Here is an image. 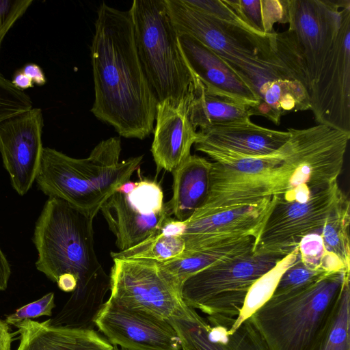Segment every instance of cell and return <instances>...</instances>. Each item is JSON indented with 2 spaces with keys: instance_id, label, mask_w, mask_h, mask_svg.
Masks as SVG:
<instances>
[{
  "instance_id": "cell-19",
  "label": "cell",
  "mask_w": 350,
  "mask_h": 350,
  "mask_svg": "<svg viewBox=\"0 0 350 350\" xmlns=\"http://www.w3.org/2000/svg\"><path fill=\"white\" fill-rule=\"evenodd\" d=\"M155 120L151 152L157 172L161 170L172 172L191 155L198 131L187 116L185 96L178 101L159 102Z\"/></svg>"
},
{
  "instance_id": "cell-33",
  "label": "cell",
  "mask_w": 350,
  "mask_h": 350,
  "mask_svg": "<svg viewBox=\"0 0 350 350\" xmlns=\"http://www.w3.org/2000/svg\"><path fill=\"white\" fill-rule=\"evenodd\" d=\"M55 307V295L51 292L43 295L41 298L16 309L13 313L6 317L5 321L8 325H14L16 323L26 319H31L42 316L51 317Z\"/></svg>"
},
{
  "instance_id": "cell-40",
  "label": "cell",
  "mask_w": 350,
  "mask_h": 350,
  "mask_svg": "<svg viewBox=\"0 0 350 350\" xmlns=\"http://www.w3.org/2000/svg\"><path fill=\"white\" fill-rule=\"evenodd\" d=\"M136 184H137V182L133 183V182H131L129 180L127 183H126L125 184H124L123 185H122L120 187H119L117 189V191L124 193H128L135 188V187L136 186Z\"/></svg>"
},
{
  "instance_id": "cell-8",
  "label": "cell",
  "mask_w": 350,
  "mask_h": 350,
  "mask_svg": "<svg viewBox=\"0 0 350 350\" xmlns=\"http://www.w3.org/2000/svg\"><path fill=\"white\" fill-rule=\"evenodd\" d=\"M278 150L261 158L212 162L207 199L191 217L251 204L279 195Z\"/></svg>"
},
{
  "instance_id": "cell-35",
  "label": "cell",
  "mask_w": 350,
  "mask_h": 350,
  "mask_svg": "<svg viewBox=\"0 0 350 350\" xmlns=\"http://www.w3.org/2000/svg\"><path fill=\"white\" fill-rule=\"evenodd\" d=\"M21 70L32 80L33 84L41 86L46 82L44 71L36 64H27L21 68Z\"/></svg>"
},
{
  "instance_id": "cell-41",
  "label": "cell",
  "mask_w": 350,
  "mask_h": 350,
  "mask_svg": "<svg viewBox=\"0 0 350 350\" xmlns=\"http://www.w3.org/2000/svg\"><path fill=\"white\" fill-rule=\"evenodd\" d=\"M112 350H127V349H122V348H120V347H118L113 346V349H112Z\"/></svg>"
},
{
  "instance_id": "cell-29",
  "label": "cell",
  "mask_w": 350,
  "mask_h": 350,
  "mask_svg": "<svg viewBox=\"0 0 350 350\" xmlns=\"http://www.w3.org/2000/svg\"><path fill=\"white\" fill-rule=\"evenodd\" d=\"M298 253V247H297L252 286L247 294L241 312L231 329H235L242 321L249 318L272 295L280 275L296 260Z\"/></svg>"
},
{
  "instance_id": "cell-13",
  "label": "cell",
  "mask_w": 350,
  "mask_h": 350,
  "mask_svg": "<svg viewBox=\"0 0 350 350\" xmlns=\"http://www.w3.org/2000/svg\"><path fill=\"white\" fill-rule=\"evenodd\" d=\"M94 323L113 346L127 350H182L180 339L168 320L109 299Z\"/></svg>"
},
{
  "instance_id": "cell-24",
  "label": "cell",
  "mask_w": 350,
  "mask_h": 350,
  "mask_svg": "<svg viewBox=\"0 0 350 350\" xmlns=\"http://www.w3.org/2000/svg\"><path fill=\"white\" fill-rule=\"evenodd\" d=\"M255 241L253 237L231 240L183 253L176 258L159 264L180 290L183 282L194 273L218 262L253 252Z\"/></svg>"
},
{
  "instance_id": "cell-3",
  "label": "cell",
  "mask_w": 350,
  "mask_h": 350,
  "mask_svg": "<svg viewBox=\"0 0 350 350\" xmlns=\"http://www.w3.org/2000/svg\"><path fill=\"white\" fill-rule=\"evenodd\" d=\"M92 221L66 202L49 198L35 224L36 269L55 283L64 274L75 277L72 294L109 290V275L94 250Z\"/></svg>"
},
{
  "instance_id": "cell-39",
  "label": "cell",
  "mask_w": 350,
  "mask_h": 350,
  "mask_svg": "<svg viewBox=\"0 0 350 350\" xmlns=\"http://www.w3.org/2000/svg\"><path fill=\"white\" fill-rule=\"evenodd\" d=\"M56 283L62 291L72 293L77 288V280L72 275L64 274L59 277Z\"/></svg>"
},
{
  "instance_id": "cell-12",
  "label": "cell",
  "mask_w": 350,
  "mask_h": 350,
  "mask_svg": "<svg viewBox=\"0 0 350 350\" xmlns=\"http://www.w3.org/2000/svg\"><path fill=\"white\" fill-rule=\"evenodd\" d=\"M100 211L116 236L119 251L135 246L160 232L172 213L163 203V193L155 181L137 182L128 193L116 191Z\"/></svg>"
},
{
  "instance_id": "cell-4",
  "label": "cell",
  "mask_w": 350,
  "mask_h": 350,
  "mask_svg": "<svg viewBox=\"0 0 350 350\" xmlns=\"http://www.w3.org/2000/svg\"><path fill=\"white\" fill-rule=\"evenodd\" d=\"M349 271L325 274L273 293L250 317L269 350H311L329 317Z\"/></svg>"
},
{
  "instance_id": "cell-38",
  "label": "cell",
  "mask_w": 350,
  "mask_h": 350,
  "mask_svg": "<svg viewBox=\"0 0 350 350\" xmlns=\"http://www.w3.org/2000/svg\"><path fill=\"white\" fill-rule=\"evenodd\" d=\"M11 83L17 90L21 91L33 88L34 85L32 80L21 69L14 73Z\"/></svg>"
},
{
  "instance_id": "cell-14",
  "label": "cell",
  "mask_w": 350,
  "mask_h": 350,
  "mask_svg": "<svg viewBox=\"0 0 350 350\" xmlns=\"http://www.w3.org/2000/svg\"><path fill=\"white\" fill-rule=\"evenodd\" d=\"M347 1L288 0V29L303 50L310 88L335 41Z\"/></svg>"
},
{
  "instance_id": "cell-2",
  "label": "cell",
  "mask_w": 350,
  "mask_h": 350,
  "mask_svg": "<svg viewBox=\"0 0 350 350\" xmlns=\"http://www.w3.org/2000/svg\"><path fill=\"white\" fill-rule=\"evenodd\" d=\"M121 140L100 142L85 159L70 157L44 147L36 178L37 187L49 198L62 200L94 219L103 204L130 180L143 156L119 161Z\"/></svg>"
},
{
  "instance_id": "cell-37",
  "label": "cell",
  "mask_w": 350,
  "mask_h": 350,
  "mask_svg": "<svg viewBox=\"0 0 350 350\" xmlns=\"http://www.w3.org/2000/svg\"><path fill=\"white\" fill-rule=\"evenodd\" d=\"M12 340L9 325L0 318V350H11Z\"/></svg>"
},
{
  "instance_id": "cell-7",
  "label": "cell",
  "mask_w": 350,
  "mask_h": 350,
  "mask_svg": "<svg viewBox=\"0 0 350 350\" xmlns=\"http://www.w3.org/2000/svg\"><path fill=\"white\" fill-rule=\"evenodd\" d=\"M286 257L250 252L218 262L187 278L181 298L206 318L237 320L252 286Z\"/></svg>"
},
{
  "instance_id": "cell-23",
  "label": "cell",
  "mask_w": 350,
  "mask_h": 350,
  "mask_svg": "<svg viewBox=\"0 0 350 350\" xmlns=\"http://www.w3.org/2000/svg\"><path fill=\"white\" fill-rule=\"evenodd\" d=\"M212 162L190 155L172 172L173 196L165 204L177 220L185 221L205 203L210 185Z\"/></svg>"
},
{
  "instance_id": "cell-21",
  "label": "cell",
  "mask_w": 350,
  "mask_h": 350,
  "mask_svg": "<svg viewBox=\"0 0 350 350\" xmlns=\"http://www.w3.org/2000/svg\"><path fill=\"white\" fill-rule=\"evenodd\" d=\"M19 343L16 350H112L113 346L94 329L76 328L26 319L14 325Z\"/></svg>"
},
{
  "instance_id": "cell-5",
  "label": "cell",
  "mask_w": 350,
  "mask_h": 350,
  "mask_svg": "<svg viewBox=\"0 0 350 350\" xmlns=\"http://www.w3.org/2000/svg\"><path fill=\"white\" fill-rule=\"evenodd\" d=\"M286 131L289 138L278 150L280 191L275 196L304 202L337 183L350 133L323 124Z\"/></svg>"
},
{
  "instance_id": "cell-27",
  "label": "cell",
  "mask_w": 350,
  "mask_h": 350,
  "mask_svg": "<svg viewBox=\"0 0 350 350\" xmlns=\"http://www.w3.org/2000/svg\"><path fill=\"white\" fill-rule=\"evenodd\" d=\"M349 278L311 350H350Z\"/></svg>"
},
{
  "instance_id": "cell-17",
  "label": "cell",
  "mask_w": 350,
  "mask_h": 350,
  "mask_svg": "<svg viewBox=\"0 0 350 350\" xmlns=\"http://www.w3.org/2000/svg\"><path fill=\"white\" fill-rule=\"evenodd\" d=\"M195 149L213 162L261 158L275 153L288 139L289 133L258 126L250 120L215 126L198 131Z\"/></svg>"
},
{
  "instance_id": "cell-6",
  "label": "cell",
  "mask_w": 350,
  "mask_h": 350,
  "mask_svg": "<svg viewBox=\"0 0 350 350\" xmlns=\"http://www.w3.org/2000/svg\"><path fill=\"white\" fill-rule=\"evenodd\" d=\"M138 56L159 102L180 100L194 75L180 51L165 0H134L130 8Z\"/></svg>"
},
{
  "instance_id": "cell-30",
  "label": "cell",
  "mask_w": 350,
  "mask_h": 350,
  "mask_svg": "<svg viewBox=\"0 0 350 350\" xmlns=\"http://www.w3.org/2000/svg\"><path fill=\"white\" fill-rule=\"evenodd\" d=\"M327 273H329L306 265L301 260L298 253L296 260L280 275L273 293H280L301 287L318 280Z\"/></svg>"
},
{
  "instance_id": "cell-34",
  "label": "cell",
  "mask_w": 350,
  "mask_h": 350,
  "mask_svg": "<svg viewBox=\"0 0 350 350\" xmlns=\"http://www.w3.org/2000/svg\"><path fill=\"white\" fill-rule=\"evenodd\" d=\"M32 3V0H0V49L8 32Z\"/></svg>"
},
{
  "instance_id": "cell-1",
  "label": "cell",
  "mask_w": 350,
  "mask_h": 350,
  "mask_svg": "<svg viewBox=\"0 0 350 350\" xmlns=\"http://www.w3.org/2000/svg\"><path fill=\"white\" fill-rule=\"evenodd\" d=\"M94 26L91 112L120 136L144 139L153 131L158 100L138 56L131 12L103 2Z\"/></svg>"
},
{
  "instance_id": "cell-36",
  "label": "cell",
  "mask_w": 350,
  "mask_h": 350,
  "mask_svg": "<svg viewBox=\"0 0 350 350\" xmlns=\"http://www.w3.org/2000/svg\"><path fill=\"white\" fill-rule=\"evenodd\" d=\"M11 273L10 262L0 247V292L7 288Z\"/></svg>"
},
{
  "instance_id": "cell-11",
  "label": "cell",
  "mask_w": 350,
  "mask_h": 350,
  "mask_svg": "<svg viewBox=\"0 0 350 350\" xmlns=\"http://www.w3.org/2000/svg\"><path fill=\"white\" fill-rule=\"evenodd\" d=\"M309 96L318 124L350 133V0L342 8L336 38Z\"/></svg>"
},
{
  "instance_id": "cell-25",
  "label": "cell",
  "mask_w": 350,
  "mask_h": 350,
  "mask_svg": "<svg viewBox=\"0 0 350 350\" xmlns=\"http://www.w3.org/2000/svg\"><path fill=\"white\" fill-rule=\"evenodd\" d=\"M350 201L343 193L340 200L319 229L329 273L350 271Z\"/></svg>"
},
{
  "instance_id": "cell-15",
  "label": "cell",
  "mask_w": 350,
  "mask_h": 350,
  "mask_svg": "<svg viewBox=\"0 0 350 350\" xmlns=\"http://www.w3.org/2000/svg\"><path fill=\"white\" fill-rule=\"evenodd\" d=\"M43 113L40 108L0 122V154L13 189L25 195L36 180L44 146Z\"/></svg>"
},
{
  "instance_id": "cell-28",
  "label": "cell",
  "mask_w": 350,
  "mask_h": 350,
  "mask_svg": "<svg viewBox=\"0 0 350 350\" xmlns=\"http://www.w3.org/2000/svg\"><path fill=\"white\" fill-rule=\"evenodd\" d=\"M185 249L180 235L161 231L128 250L111 252L112 258L142 259L163 263L179 257Z\"/></svg>"
},
{
  "instance_id": "cell-42",
  "label": "cell",
  "mask_w": 350,
  "mask_h": 350,
  "mask_svg": "<svg viewBox=\"0 0 350 350\" xmlns=\"http://www.w3.org/2000/svg\"><path fill=\"white\" fill-rule=\"evenodd\" d=\"M182 350H187L186 348L182 347Z\"/></svg>"
},
{
  "instance_id": "cell-22",
  "label": "cell",
  "mask_w": 350,
  "mask_h": 350,
  "mask_svg": "<svg viewBox=\"0 0 350 350\" xmlns=\"http://www.w3.org/2000/svg\"><path fill=\"white\" fill-rule=\"evenodd\" d=\"M185 100L189 120L199 131L248 120L254 116L252 108L245 104L208 90L195 75Z\"/></svg>"
},
{
  "instance_id": "cell-9",
  "label": "cell",
  "mask_w": 350,
  "mask_h": 350,
  "mask_svg": "<svg viewBox=\"0 0 350 350\" xmlns=\"http://www.w3.org/2000/svg\"><path fill=\"white\" fill-rule=\"evenodd\" d=\"M113 260L109 299L168 321L180 312L185 303L180 288L159 262L142 259Z\"/></svg>"
},
{
  "instance_id": "cell-26",
  "label": "cell",
  "mask_w": 350,
  "mask_h": 350,
  "mask_svg": "<svg viewBox=\"0 0 350 350\" xmlns=\"http://www.w3.org/2000/svg\"><path fill=\"white\" fill-rule=\"evenodd\" d=\"M224 1L257 34L272 33L275 23L288 22V0Z\"/></svg>"
},
{
  "instance_id": "cell-10",
  "label": "cell",
  "mask_w": 350,
  "mask_h": 350,
  "mask_svg": "<svg viewBox=\"0 0 350 350\" xmlns=\"http://www.w3.org/2000/svg\"><path fill=\"white\" fill-rule=\"evenodd\" d=\"M343 191L338 183L314 193L304 202H275L255 241L253 252L289 255L307 234L321 228Z\"/></svg>"
},
{
  "instance_id": "cell-16",
  "label": "cell",
  "mask_w": 350,
  "mask_h": 350,
  "mask_svg": "<svg viewBox=\"0 0 350 350\" xmlns=\"http://www.w3.org/2000/svg\"><path fill=\"white\" fill-rule=\"evenodd\" d=\"M275 202L274 196L257 202L183 221V253L246 237L257 239Z\"/></svg>"
},
{
  "instance_id": "cell-32",
  "label": "cell",
  "mask_w": 350,
  "mask_h": 350,
  "mask_svg": "<svg viewBox=\"0 0 350 350\" xmlns=\"http://www.w3.org/2000/svg\"><path fill=\"white\" fill-rule=\"evenodd\" d=\"M182 1L189 7L205 14L254 33L242 22L224 0H182Z\"/></svg>"
},
{
  "instance_id": "cell-18",
  "label": "cell",
  "mask_w": 350,
  "mask_h": 350,
  "mask_svg": "<svg viewBox=\"0 0 350 350\" xmlns=\"http://www.w3.org/2000/svg\"><path fill=\"white\" fill-rule=\"evenodd\" d=\"M169 321L187 350H269L250 317L231 329L236 319H208L185 305Z\"/></svg>"
},
{
  "instance_id": "cell-31",
  "label": "cell",
  "mask_w": 350,
  "mask_h": 350,
  "mask_svg": "<svg viewBox=\"0 0 350 350\" xmlns=\"http://www.w3.org/2000/svg\"><path fill=\"white\" fill-rule=\"evenodd\" d=\"M33 108L28 94L17 90L0 72V122Z\"/></svg>"
},
{
  "instance_id": "cell-20",
  "label": "cell",
  "mask_w": 350,
  "mask_h": 350,
  "mask_svg": "<svg viewBox=\"0 0 350 350\" xmlns=\"http://www.w3.org/2000/svg\"><path fill=\"white\" fill-rule=\"evenodd\" d=\"M178 40L189 68L208 90L245 104L254 113L257 97L222 58L188 34H178Z\"/></svg>"
}]
</instances>
